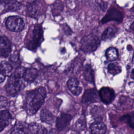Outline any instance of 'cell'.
<instances>
[{
  "instance_id": "1",
  "label": "cell",
  "mask_w": 134,
  "mask_h": 134,
  "mask_svg": "<svg viewBox=\"0 0 134 134\" xmlns=\"http://www.w3.org/2000/svg\"><path fill=\"white\" fill-rule=\"evenodd\" d=\"M46 91L43 87H39L27 93L25 99V109L27 114L32 115L36 113L44 103Z\"/></svg>"
},
{
  "instance_id": "27",
  "label": "cell",
  "mask_w": 134,
  "mask_h": 134,
  "mask_svg": "<svg viewBox=\"0 0 134 134\" xmlns=\"http://www.w3.org/2000/svg\"><path fill=\"white\" fill-rule=\"evenodd\" d=\"M75 127L77 129H83L85 127V121L82 119H79L77 120L75 124Z\"/></svg>"
},
{
  "instance_id": "17",
  "label": "cell",
  "mask_w": 134,
  "mask_h": 134,
  "mask_svg": "<svg viewBox=\"0 0 134 134\" xmlns=\"http://www.w3.org/2000/svg\"><path fill=\"white\" fill-rule=\"evenodd\" d=\"M29 129L30 133H47L48 132L46 128L43 127L41 125L32 122L29 125Z\"/></svg>"
},
{
  "instance_id": "6",
  "label": "cell",
  "mask_w": 134,
  "mask_h": 134,
  "mask_svg": "<svg viewBox=\"0 0 134 134\" xmlns=\"http://www.w3.org/2000/svg\"><path fill=\"white\" fill-rule=\"evenodd\" d=\"M11 52V43L5 36H0V57H7Z\"/></svg>"
},
{
  "instance_id": "7",
  "label": "cell",
  "mask_w": 134,
  "mask_h": 134,
  "mask_svg": "<svg viewBox=\"0 0 134 134\" xmlns=\"http://www.w3.org/2000/svg\"><path fill=\"white\" fill-rule=\"evenodd\" d=\"M99 95L101 100L107 104L110 103L115 97L114 91L109 87H102L99 91Z\"/></svg>"
},
{
  "instance_id": "21",
  "label": "cell",
  "mask_w": 134,
  "mask_h": 134,
  "mask_svg": "<svg viewBox=\"0 0 134 134\" xmlns=\"http://www.w3.org/2000/svg\"><path fill=\"white\" fill-rule=\"evenodd\" d=\"M108 70L110 74L115 75L121 72V68L117 63H110L108 66Z\"/></svg>"
},
{
  "instance_id": "10",
  "label": "cell",
  "mask_w": 134,
  "mask_h": 134,
  "mask_svg": "<svg viewBox=\"0 0 134 134\" xmlns=\"http://www.w3.org/2000/svg\"><path fill=\"white\" fill-rule=\"evenodd\" d=\"M98 99V94L95 89L86 90L83 95L82 101L84 103H89L96 102Z\"/></svg>"
},
{
  "instance_id": "18",
  "label": "cell",
  "mask_w": 134,
  "mask_h": 134,
  "mask_svg": "<svg viewBox=\"0 0 134 134\" xmlns=\"http://www.w3.org/2000/svg\"><path fill=\"white\" fill-rule=\"evenodd\" d=\"M84 77L85 79L91 83H94V74L93 70H92L90 64H86L84 69L83 72Z\"/></svg>"
},
{
  "instance_id": "9",
  "label": "cell",
  "mask_w": 134,
  "mask_h": 134,
  "mask_svg": "<svg viewBox=\"0 0 134 134\" xmlns=\"http://www.w3.org/2000/svg\"><path fill=\"white\" fill-rule=\"evenodd\" d=\"M67 86L70 92L74 95H79L82 91L79 81L75 78H71L67 82Z\"/></svg>"
},
{
  "instance_id": "23",
  "label": "cell",
  "mask_w": 134,
  "mask_h": 134,
  "mask_svg": "<svg viewBox=\"0 0 134 134\" xmlns=\"http://www.w3.org/2000/svg\"><path fill=\"white\" fill-rule=\"evenodd\" d=\"M26 69L23 66H18L17 67L14 73V76L17 78H21L23 77L25 73Z\"/></svg>"
},
{
  "instance_id": "22",
  "label": "cell",
  "mask_w": 134,
  "mask_h": 134,
  "mask_svg": "<svg viewBox=\"0 0 134 134\" xmlns=\"http://www.w3.org/2000/svg\"><path fill=\"white\" fill-rule=\"evenodd\" d=\"M39 8V6L38 4L36 3L35 2L30 4L28 7V13L30 14V15L32 17L36 16L38 13Z\"/></svg>"
},
{
  "instance_id": "30",
  "label": "cell",
  "mask_w": 134,
  "mask_h": 134,
  "mask_svg": "<svg viewBox=\"0 0 134 134\" xmlns=\"http://www.w3.org/2000/svg\"><path fill=\"white\" fill-rule=\"evenodd\" d=\"M131 28L134 31V21L132 23V24H131Z\"/></svg>"
},
{
  "instance_id": "31",
  "label": "cell",
  "mask_w": 134,
  "mask_h": 134,
  "mask_svg": "<svg viewBox=\"0 0 134 134\" xmlns=\"http://www.w3.org/2000/svg\"><path fill=\"white\" fill-rule=\"evenodd\" d=\"M132 73L134 74V70H133V71H132Z\"/></svg>"
},
{
  "instance_id": "3",
  "label": "cell",
  "mask_w": 134,
  "mask_h": 134,
  "mask_svg": "<svg viewBox=\"0 0 134 134\" xmlns=\"http://www.w3.org/2000/svg\"><path fill=\"white\" fill-rule=\"evenodd\" d=\"M14 75L10 76L6 85V91L8 95L14 96L17 95L25 86L24 82Z\"/></svg>"
},
{
  "instance_id": "19",
  "label": "cell",
  "mask_w": 134,
  "mask_h": 134,
  "mask_svg": "<svg viewBox=\"0 0 134 134\" xmlns=\"http://www.w3.org/2000/svg\"><path fill=\"white\" fill-rule=\"evenodd\" d=\"M0 69L6 75V76H9L12 75L13 68L12 65L6 61H2L0 63Z\"/></svg>"
},
{
  "instance_id": "4",
  "label": "cell",
  "mask_w": 134,
  "mask_h": 134,
  "mask_svg": "<svg viewBox=\"0 0 134 134\" xmlns=\"http://www.w3.org/2000/svg\"><path fill=\"white\" fill-rule=\"evenodd\" d=\"M42 33L43 31L41 25L35 26L32 30V36L27 42V47L32 50L36 49L40 43L41 39L42 38Z\"/></svg>"
},
{
  "instance_id": "28",
  "label": "cell",
  "mask_w": 134,
  "mask_h": 134,
  "mask_svg": "<svg viewBox=\"0 0 134 134\" xmlns=\"http://www.w3.org/2000/svg\"><path fill=\"white\" fill-rule=\"evenodd\" d=\"M5 77H6V75L0 69V83L4 82V81L5 79Z\"/></svg>"
},
{
  "instance_id": "11",
  "label": "cell",
  "mask_w": 134,
  "mask_h": 134,
  "mask_svg": "<svg viewBox=\"0 0 134 134\" xmlns=\"http://www.w3.org/2000/svg\"><path fill=\"white\" fill-rule=\"evenodd\" d=\"M11 133H30L29 125L24 122H17L12 128Z\"/></svg>"
},
{
  "instance_id": "5",
  "label": "cell",
  "mask_w": 134,
  "mask_h": 134,
  "mask_svg": "<svg viewBox=\"0 0 134 134\" xmlns=\"http://www.w3.org/2000/svg\"><path fill=\"white\" fill-rule=\"evenodd\" d=\"M6 26L12 31L20 32L24 29L25 24L21 17L18 16H12L7 18Z\"/></svg>"
},
{
  "instance_id": "2",
  "label": "cell",
  "mask_w": 134,
  "mask_h": 134,
  "mask_svg": "<svg viewBox=\"0 0 134 134\" xmlns=\"http://www.w3.org/2000/svg\"><path fill=\"white\" fill-rule=\"evenodd\" d=\"M99 44L98 37L91 34L82 39L81 42V49L85 53H91L97 49Z\"/></svg>"
},
{
  "instance_id": "25",
  "label": "cell",
  "mask_w": 134,
  "mask_h": 134,
  "mask_svg": "<svg viewBox=\"0 0 134 134\" xmlns=\"http://www.w3.org/2000/svg\"><path fill=\"white\" fill-rule=\"evenodd\" d=\"M0 117L4 118L5 119H7L8 120H10L12 119V116L9 113L7 110H3L0 111Z\"/></svg>"
},
{
  "instance_id": "8",
  "label": "cell",
  "mask_w": 134,
  "mask_h": 134,
  "mask_svg": "<svg viewBox=\"0 0 134 134\" xmlns=\"http://www.w3.org/2000/svg\"><path fill=\"white\" fill-rule=\"evenodd\" d=\"M72 117L67 114H62L56 119V127L58 130H63L70 124Z\"/></svg>"
},
{
  "instance_id": "26",
  "label": "cell",
  "mask_w": 134,
  "mask_h": 134,
  "mask_svg": "<svg viewBox=\"0 0 134 134\" xmlns=\"http://www.w3.org/2000/svg\"><path fill=\"white\" fill-rule=\"evenodd\" d=\"M10 121L0 117V132L3 131L9 124Z\"/></svg>"
},
{
  "instance_id": "24",
  "label": "cell",
  "mask_w": 134,
  "mask_h": 134,
  "mask_svg": "<svg viewBox=\"0 0 134 134\" xmlns=\"http://www.w3.org/2000/svg\"><path fill=\"white\" fill-rule=\"evenodd\" d=\"M9 104V101L7 98L3 96H0V109L7 107Z\"/></svg>"
},
{
  "instance_id": "13",
  "label": "cell",
  "mask_w": 134,
  "mask_h": 134,
  "mask_svg": "<svg viewBox=\"0 0 134 134\" xmlns=\"http://www.w3.org/2000/svg\"><path fill=\"white\" fill-rule=\"evenodd\" d=\"M90 130L93 133L103 134L106 131V127L102 122H95L91 125Z\"/></svg>"
},
{
  "instance_id": "14",
  "label": "cell",
  "mask_w": 134,
  "mask_h": 134,
  "mask_svg": "<svg viewBox=\"0 0 134 134\" xmlns=\"http://www.w3.org/2000/svg\"><path fill=\"white\" fill-rule=\"evenodd\" d=\"M117 32V28L116 26H109L103 32L102 35V39L104 41L110 40L115 36Z\"/></svg>"
},
{
  "instance_id": "20",
  "label": "cell",
  "mask_w": 134,
  "mask_h": 134,
  "mask_svg": "<svg viewBox=\"0 0 134 134\" xmlns=\"http://www.w3.org/2000/svg\"><path fill=\"white\" fill-rule=\"evenodd\" d=\"M118 51L114 47H109L106 51V57L108 61H114L118 58Z\"/></svg>"
},
{
  "instance_id": "29",
  "label": "cell",
  "mask_w": 134,
  "mask_h": 134,
  "mask_svg": "<svg viewBox=\"0 0 134 134\" xmlns=\"http://www.w3.org/2000/svg\"><path fill=\"white\" fill-rule=\"evenodd\" d=\"M24 1L25 2H26L27 3H28L29 4H31V3L35 2L36 0H24Z\"/></svg>"
},
{
  "instance_id": "12",
  "label": "cell",
  "mask_w": 134,
  "mask_h": 134,
  "mask_svg": "<svg viewBox=\"0 0 134 134\" xmlns=\"http://www.w3.org/2000/svg\"><path fill=\"white\" fill-rule=\"evenodd\" d=\"M110 20H115L118 21H121L122 20V15L121 13L115 9L110 10L109 12L106 14L102 20L103 23L109 21Z\"/></svg>"
},
{
  "instance_id": "16",
  "label": "cell",
  "mask_w": 134,
  "mask_h": 134,
  "mask_svg": "<svg viewBox=\"0 0 134 134\" xmlns=\"http://www.w3.org/2000/svg\"><path fill=\"white\" fill-rule=\"evenodd\" d=\"M40 119L44 122L52 124L54 121V116L49 110L42 109L40 112Z\"/></svg>"
},
{
  "instance_id": "15",
  "label": "cell",
  "mask_w": 134,
  "mask_h": 134,
  "mask_svg": "<svg viewBox=\"0 0 134 134\" xmlns=\"http://www.w3.org/2000/svg\"><path fill=\"white\" fill-rule=\"evenodd\" d=\"M38 71L37 69L34 68H30L26 69L24 75V79L28 82H33L38 76Z\"/></svg>"
}]
</instances>
